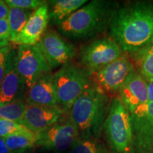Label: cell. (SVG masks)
Instances as JSON below:
<instances>
[{
	"instance_id": "cell-28",
	"label": "cell",
	"mask_w": 153,
	"mask_h": 153,
	"mask_svg": "<svg viewBox=\"0 0 153 153\" xmlns=\"http://www.w3.org/2000/svg\"><path fill=\"white\" fill-rule=\"evenodd\" d=\"M148 85V103H153V81H146Z\"/></svg>"
},
{
	"instance_id": "cell-7",
	"label": "cell",
	"mask_w": 153,
	"mask_h": 153,
	"mask_svg": "<svg viewBox=\"0 0 153 153\" xmlns=\"http://www.w3.org/2000/svg\"><path fill=\"white\" fill-rule=\"evenodd\" d=\"M16 65L25 90L27 91L41 76L51 72L52 70L36 45L19 46Z\"/></svg>"
},
{
	"instance_id": "cell-21",
	"label": "cell",
	"mask_w": 153,
	"mask_h": 153,
	"mask_svg": "<svg viewBox=\"0 0 153 153\" xmlns=\"http://www.w3.org/2000/svg\"><path fill=\"white\" fill-rule=\"evenodd\" d=\"M32 13V11L26 9L9 8L7 19L11 31V41L23 30Z\"/></svg>"
},
{
	"instance_id": "cell-25",
	"label": "cell",
	"mask_w": 153,
	"mask_h": 153,
	"mask_svg": "<svg viewBox=\"0 0 153 153\" xmlns=\"http://www.w3.org/2000/svg\"><path fill=\"white\" fill-rule=\"evenodd\" d=\"M11 42V31L8 19L0 20V49L9 46Z\"/></svg>"
},
{
	"instance_id": "cell-27",
	"label": "cell",
	"mask_w": 153,
	"mask_h": 153,
	"mask_svg": "<svg viewBox=\"0 0 153 153\" xmlns=\"http://www.w3.org/2000/svg\"><path fill=\"white\" fill-rule=\"evenodd\" d=\"M9 7L5 1L0 0V20L1 19H7L9 16Z\"/></svg>"
},
{
	"instance_id": "cell-10",
	"label": "cell",
	"mask_w": 153,
	"mask_h": 153,
	"mask_svg": "<svg viewBox=\"0 0 153 153\" xmlns=\"http://www.w3.org/2000/svg\"><path fill=\"white\" fill-rule=\"evenodd\" d=\"M131 116L133 126L131 153H153V103L140 105Z\"/></svg>"
},
{
	"instance_id": "cell-12",
	"label": "cell",
	"mask_w": 153,
	"mask_h": 153,
	"mask_svg": "<svg viewBox=\"0 0 153 153\" xmlns=\"http://www.w3.org/2000/svg\"><path fill=\"white\" fill-rule=\"evenodd\" d=\"M65 112L60 106L27 105L20 124L38 134L46 131L62 118Z\"/></svg>"
},
{
	"instance_id": "cell-16",
	"label": "cell",
	"mask_w": 153,
	"mask_h": 153,
	"mask_svg": "<svg viewBox=\"0 0 153 153\" xmlns=\"http://www.w3.org/2000/svg\"><path fill=\"white\" fill-rule=\"evenodd\" d=\"M27 105L57 106L56 92L53 82V74L51 72L41 76L25 94Z\"/></svg>"
},
{
	"instance_id": "cell-13",
	"label": "cell",
	"mask_w": 153,
	"mask_h": 153,
	"mask_svg": "<svg viewBox=\"0 0 153 153\" xmlns=\"http://www.w3.org/2000/svg\"><path fill=\"white\" fill-rule=\"evenodd\" d=\"M49 21V7L45 3L33 11L26 26L11 43L15 46L36 45L46 32Z\"/></svg>"
},
{
	"instance_id": "cell-4",
	"label": "cell",
	"mask_w": 153,
	"mask_h": 153,
	"mask_svg": "<svg viewBox=\"0 0 153 153\" xmlns=\"http://www.w3.org/2000/svg\"><path fill=\"white\" fill-rule=\"evenodd\" d=\"M53 82L57 104L67 111L91 85V73L82 67L68 62L53 74Z\"/></svg>"
},
{
	"instance_id": "cell-24",
	"label": "cell",
	"mask_w": 153,
	"mask_h": 153,
	"mask_svg": "<svg viewBox=\"0 0 153 153\" xmlns=\"http://www.w3.org/2000/svg\"><path fill=\"white\" fill-rule=\"evenodd\" d=\"M9 8H19L26 10H36L46 1L41 0H6Z\"/></svg>"
},
{
	"instance_id": "cell-23",
	"label": "cell",
	"mask_w": 153,
	"mask_h": 153,
	"mask_svg": "<svg viewBox=\"0 0 153 153\" xmlns=\"http://www.w3.org/2000/svg\"><path fill=\"white\" fill-rule=\"evenodd\" d=\"M27 128L21 124L11 120L0 119V137H5L10 136L14 134L20 132L27 131Z\"/></svg>"
},
{
	"instance_id": "cell-2",
	"label": "cell",
	"mask_w": 153,
	"mask_h": 153,
	"mask_svg": "<svg viewBox=\"0 0 153 153\" xmlns=\"http://www.w3.org/2000/svg\"><path fill=\"white\" fill-rule=\"evenodd\" d=\"M111 101L108 95L91 85L70 108V118L81 137H97L103 128Z\"/></svg>"
},
{
	"instance_id": "cell-15",
	"label": "cell",
	"mask_w": 153,
	"mask_h": 153,
	"mask_svg": "<svg viewBox=\"0 0 153 153\" xmlns=\"http://www.w3.org/2000/svg\"><path fill=\"white\" fill-rule=\"evenodd\" d=\"M16 56V52L12 48L9 54L5 74L0 87V106L23 100L25 88L17 71Z\"/></svg>"
},
{
	"instance_id": "cell-18",
	"label": "cell",
	"mask_w": 153,
	"mask_h": 153,
	"mask_svg": "<svg viewBox=\"0 0 153 153\" xmlns=\"http://www.w3.org/2000/svg\"><path fill=\"white\" fill-rule=\"evenodd\" d=\"M6 145L13 153H25L33 148L37 141V134L27 130L5 137Z\"/></svg>"
},
{
	"instance_id": "cell-9",
	"label": "cell",
	"mask_w": 153,
	"mask_h": 153,
	"mask_svg": "<svg viewBox=\"0 0 153 153\" xmlns=\"http://www.w3.org/2000/svg\"><path fill=\"white\" fill-rule=\"evenodd\" d=\"M79 132L71 118H60L46 131L37 134L36 145L45 150L62 153L71 148Z\"/></svg>"
},
{
	"instance_id": "cell-5",
	"label": "cell",
	"mask_w": 153,
	"mask_h": 153,
	"mask_svg": "<svg viewBox=\"0 0 153 153\" xmlns=\"http://www.w3.org/2000/svg\"><path fill=\"white\" fill-rule=\"evenodd\" d=\"M103 128L113 150L117 153H131L133 142L131 116L119 97H114L111 101L109 111Z\"/></svg>"
},
{
	"instance_id": "cell-3",
	"label": "cell",
	"mask_w": 153,
	"mask_h": 153,
	"mask_svg": "<svg viewBox=\"0 0 153 153\" xmlns=\"http://www.w3.org/2000/svg\"><path fill=\"white\" fill-rule=\"evenodd\" d=\"M114 4L94 0L76 10L58 25L60 33L72 39H85L97 35L109 24Z\"/></svg>"
},
{
	"instance_id": "cell-6",
	"label": "cell",
	"mask_w": 153,
	"mask_h": 153,
	"mask_svg": "<svg viewBox=\"0 0 153 153\" xmlns=\"http://www.w3.org/2000/svg\"><path fill=\"white\" fill-rule=\"evenodd\" d=\"M122 53L112 38H99L82 47L79 62L82 68L91 74L119 58Z\"/></svg>"
},
{
	"instance_id": "cell-17",
	"label": "cell",
	"mask_w": 153,
	"mask_h": 153,
	"mask_svg": "<svg viewBox=\"0 0 153 153\" xmlns=\"http://www.w3.org/2000/svg\"><path fill=\"white\" fill-rule=\"evenodd\" d=\"M50 19L59 25L86 3L87 0H53L49 1Z\"/></svg>"
},
{
	"instance_id": "cell-8",
	"label": "cell",
	"mask_w": 153,
	"mask_h": 153,
	"mask_svg": "<svg viewBox=\"0 0 153 153\" xmlns=\"http://www.w3.org/2000/svg\"><path fill=\"white\" fill-rule=\"evenodd\" d=\"M133 70L135 68L129 57L127 55H122L114 62L91 74L92 85L107 95L119 92L120 88Z\"/></svg>"
},
{
	"instance_id": "cell-22",
	"label": "cell",
	"mask_w": 153,
	"mask_h": 153,
	"mask_svg": "<svg viewBox=\"0 0 153 153\" xmlns=\"http://www.w3.org/2000/svg\"><path fill=\"white\" fill-rule=\"evenodd\" d=\"M27 104L24 100H18L0 106V119L16 122L20 124Z\"/></svg>"
},
{
	"instance_id": "cell-14",
	"label": "cell",
	"mask_w": 153,
	"mask_h": 153,
	"mask_svg": "<svg viewBox=\"0 0 153 153\" xmlns=\"http://www.w3.org/2000/svg\"><path fill=\"white\" fill-rule=\"evenodd\" d=\"M122 104L130 114L148 102L147 82L135 70L131 72L119 91Z\"/></svg>"
},
{
	"instance_id": "cell-20",
	"label": "cell",
	"mask_w": 153,
	"mask_h": 153,
	"mask_svg": "<svg viewBox=\"0 0 153 153\" xmlns=\"http://www.w3.org/2000/svg\"><path fill=\"white\" fill-rule=\"evenodd\" d=\"M71 153H108V151L97 137L79 136L72 143Z\"/></svg>"
},
{
	"instance_id": "cell-19",
	"label": "cell",
	"mask_w": 153,
	"mask_h": 153,
	"mask_svg": "<svg viewBox=\"0 0 153 153\" xmlns=\"http://www.w3.org/2000/svg\"><path fill=\"white\" fill-rule=\"evenodd\" d=\"M131 55L137 72L146 81H153V43Z\"/></svg>"
},
{
	"instance_id": "cell-26",
	"label": "cell",
	"mask_w": 153,
	"mask_h": 153,
	"mask_svg": "<svg viewBox=\"0 0 153 153\" xmlns=\"http://www.w3.org/2000/svg\"><path fill=\"white\" fill-rule=\"evenodd\" d=\"M11 49L12 48L10 46L0 49V87L2 83L4 76L7 60H8L9 54Z\"/></svg>"
},
{
	"instance_id": "cell-29",
	"label": "cell",
	"mask_w": 153,
	"mask_h": 153,
	"mask_svg": "<svg viewBox=\"0 0 153 153\" xmlns=\"http://www.w3.org/2000/svg\"><path fill=\"white\" fill-rule=\"evenodd\" d=\"M0 153H13L7 148L4 139L3 137H0Z\"/></svg>"
},
{
	"instance_id": "cell-1",
	"label": "cell",
	"mask_w": 153,
	"mask_h": 153,
	"mask_svg": "<svg viewBox=\"0 0 153 153\" xmlns=\"http://www.w3.org/2000/svg\"><path fill=\"white\" fill-rule=\"evenodd\" d=\"M110 35L122 52L128 54L153 43V2L137 1L113 11Z\"/></svg>"
},
{
	"instance_id": "cell-11",
	"label": "cell",
	"mask_w": 153,
	"mask_h": 153,
	"mask_svg": "<svg viewBox=\"0 0 153 153\" xmlns=\"http://www.w3.org/2000/svg\"><path fill=\"white\" fill-rule=\"evenodd\" d=\"M36 46L52 69L70 62L76 55L73 45L53 30H46Z\"/></svg>"
}]
</instances>
